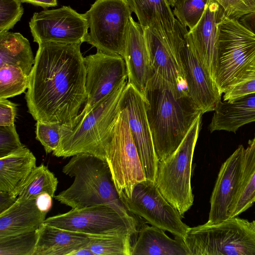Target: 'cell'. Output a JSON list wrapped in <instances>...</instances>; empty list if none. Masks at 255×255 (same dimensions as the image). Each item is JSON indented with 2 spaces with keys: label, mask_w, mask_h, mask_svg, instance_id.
<instances>
[{
  "label": "cell",
  "mask_w": 255,
  "mask_h": 255,
  "mask_svg": "<svg viewBox=\"0 0 255 255\" xmlns=\"http://www.w3.org/2000/svg\"><path fill=\"white\" fill-rule=\"evenodd\" d=\"M53 197L47 193H43L36 198V204L39 210L47 213L52 206Z\"/></svg>",
  "instance_id": "f35d334b"
},
{
  "label": "cell",
  "mask_w": 255,
  "mask_h": 255,
  "mask_svg": "<svg viewBox=\"0 0 255 255\" xmlns=\"http://www.w3.org/2000/svg\"><path fill=\"white\" fill-rule=\"evenodd\" d=\"M35 126L36 139L43 145L46 153L56 150L60 144L62 125L37 121Z\"/></svg>",
  "instance_id": "836d02e7"
},
{
  "label": "cell",
  "mask_w": 255,
  "mask_h": 255,
  "mask_svg": "<svg viewBox=\"0 0 255 255\" xmlns=\"http://www.w3.org/2000/svg\"><path fill=\"white\" fill-rule=\"evenodd\" d=\"M58 181L54 174L43 164L36 166L24 181L11 193L16 200H35L41 193H47L53 198Z\"/></svg>",
  "instance_id": "83f0119b"
},
{
  "label": "cell",
  "mask_w": 255,
  "mask_h": 255,
  "mask_svg": "<svg viewBox=\"0 0 255 255\" xmlns=\"http://www.w3.org/2000/svg\"><path fill=\"white\" fill-rule=\"evenodd\" d=\"M172 33L178 43L188 95L203 114L215 111L221 94L199 59L189 30L175 18Z\"/></svg>",
  "instance_id": "8fae6325"
},
{
  "label": "cell",
  "mask_w": 255,
  "mask_h": 255,
  "mask_svg": "<svg viewBox=\"0 0 255 255\" xmlns=\"http://www.w3.org/2000/svg\"><path fill=\"white\" fill-rule=\"evenodd\" d=\"M127 84L126 80L74 127L62 126L59 146L53 155L66 158L88 153L106 161L109 135L120 111V100Z\"/></svg>",
  "instance_id": "277c9868"
},
{
  "label": "cell",
  "mask_w": 255,
  "mask_h": 255,
  "mask_svg": "<svg viewBox=\"0 0 255 255\" xmlns=\"http://www.w3.org/2000/svg\"><path fill=\"white\" fill-rule=\"evenodd\" d=\"M29 81V76L17 66L0 67V99H7L24 93L28 89Z\"/></svg>",
  "instance_id": "f546056e"
},
{
  "label": "cell",
  "mask_w": 255,
  "mask_h": 255,
  "mask_svg": "<svg viewBox=\"0 0 255 255\" xmlns=\"http://www.w3.org/2000/svg\"><path fill=\"white\" fill-rule=\"evenodd\" d=\"M21 3H28L29 4L39 6L43 8L54 7L57 5V0H18Z\"/></svg>",
  "instance_id": "b9f144b4"
},
{
  "label": "cell",
  "mask_w": 255,
  "mask_h": 255,
  "mask_svg": "<svg viewBox=\"0 0 255 255\" xmlns=\"http://www.w3.org/2000/svg\"><path fill=\"white\" fill-rule=\"evenodd\" d=\"M209 128L211 132H236L240 127L255 122V93L231 101H221L214 111Z\"/></svg>",
  "instance_id": "ffe728a7"
},
{
  "label": "cell",
  "mask_w": 255,
  "mask_h": 255,
  "mask_svg": "<svg viewBox=\"0 0 255 255\" xmlns=\"http://www.w3.org/2000/svg\"><path fill=\"white\" fill-rule=\"evenodd\" d=\"M36 159L24 145L0 157V191L11 192L36 167Z\"/></svg>",
  "instance_id": "cb8c5ba5"
},
{
  "label": "cell",
  "mask_w": 255,
  "mask_h": 255,
  "mask_svg": "<svg viewBox=\"0 0 255 255\" xmlns=\"http://www.w3.org/2000/svg\"><path fill=\"white\" fill-rule=\"evenodd\" d=\"M184 241L191 255H255V220L206 222L190 227Z\"/></svg>",
  "instance_id": "5b68a950"
},
{
  "label": "cell",
  "mask_w": 255,
  "mask_h": 255,
  "mask_svg": "<svg viewBox=\"0 0 255 255\" xmlns=\"http://www.w3.org/2000/svg\"><path fill=\"white\" fill-rule=\"evenodd\" d=\"M223 8L225 16L239 19L255 11V0H214Z\"/></svg>",
  "instance_id": "d590c367"
},
{
  "label": "cell",
  "mask_w": 255,
  "mask_h": 255,
  "mask_svg": "<svg viewBox=\"0 0 255 255\" xmlns=\"http://www.w3.org/2000/svg\"><path fill=\"white\" fill-rule=\"evenodd\" d=\"M81 44H38L25 100L36 121L72 128L87 96Z\"/></svg>",
  "instance_id": "6da1fadb"
},
{
  "label": "cell",
  "mask_w": 255,
  "mask_h": 255,
  "mask_svg": "<svg viewBox=\"0 0 255 255\" xmlns=\"http://www.w3.org/2000/svg\"><path fill=\"white\" fill-rule=\"evenodd\" d=\"M84 60L86 69L87 99L76 122L128 79L126 63L120 55L97 50L95 54L84 57Z\"/></svg>",
  "instance_id": "5bb4252c"
},
{
  "label": "cell",
  "mask_w": 255,
  "mask_h": 255,
  "mask_svg": "<svg viewBox=\"0 0 255 255\" xmlns=\"http://www.w3.org/2000/svg\"><path fill=\"white\" fill-rule=\"evenodd\" d=\"M127 209L151 226L184 239L189 227L182 221L178 210L163 196L155 183L145 179L136 183L129 197L119 194Z\"/></svg>",
  "instance_id": "30bf717a"
},
{
  "label": "cell",
  "mask_w": 255,
  "mask_h": 255,
  "mask_svg": "<svg viewBox=\"0 0 255 255\" xmlns=\"http://www.w3.org/2000/svg\"><path fill=\"white\" fill-rule=\"evenodd\" d=\"M87 235L89 242L86 247L93 255H131L132 236L129 233Z\"/></svg>",
  "instance_id": "f1b7e54d"
},
{
  "label": "cell",
  "mask_w": 255,
  "mask_h": 255,
  "mask_svg": "<svg viewBox=\"0 0 255 255\" xmlns=\"http://www.w3.org/2000/svg\"><path fill=\"white\" fill-rule=\"evenodd\" d=\"M35 61L28 40L19 32L0 33V67L13 65L29 76Z\"/></svg>",
  "instance_id": "484cf974"
},
{
  "label": "cell",
  "mask_w": 255,
  "mask_h": 255,
  "mask_svg": "<svg viewBox=\"0 0 255 255\" xmlns=\"http://www.w3.org/2000/svg\"><path fill=\"white\" fill-rule=\"evenodd\" d=\"M124 58L128 73V83L144 97L152 75L142 27L131 17L128 29Z\"/></svg>",
  "instance_id": "d6986e66"
},
{
  "label": "cell",
  "mask_w": 255,
  "mask_h": 255,
  "mask_svg": "<svg viewBox=\"0 0 255 255\" xmlns=\"http://www.w3.org/2000/svg\"><path fill=\"white\" fill-rule=\"evenodd\" d=\"M245 149L239 145L221 166L210 198L209 224L230 218L240 185Z\"/></svg>",
  "instance_id": "e0dca14e"
},
{
  "label": "cell",
  "mask_w": 255,
  "mask_h": 255,
  "mask_svg": "<svg viewBox=\"0 0 255 255\" xmlns=\"http://www.w3.org/2000/svg\"><path fill=\"white\" fill-rule=\"evenodd\" d=\"M16 199L10 192L0 191V213L9 208L16 201Z\"/></svg>",
  "instance_id": "ab89813d"
},
{
  "label": "cell",
  "mask_w": 255,
  "mask_h": 255,
  "mask_svg": "<svg viewBox=\"0 0 255 255\" xmlns=\"http://www.w3.org/2000/svg\"><path fill=\"white\" fill-rule=\"evenodd\" d=\"M224 16L222 7L215 0H210L198 24L189 30L198 57L214 82L217 68L218 24Z\"/></svg>",
  "instance_id": "ac0fdd59"
},
{
  "label": "cell",
  "mask_w": 255,
  "mask_h": 255,
  "mask_svg": "<svg viewBox=\"0 0 255 255\" xmlns=\"http://www.w3.org/2000/svg\"><path fill=\"white\" fill-rule=\"evenodd\" d=\"M36 231L0 237V255H33Z\"/></svg>",
  "instance_id": "1f68e13d"
},
{
  "label": "cell",
  "mask_w": 255,
  "mask_h": 255,
  "mask_svg": "<svg viewBox=\"0 0 255 255\" xmlns=\"http://www.w3.org/2000/svg\"><path fill=\"white\" fill-rule=\"evenodd\" d=\"M132 12L128 0H96L85 13L90 28L85 42L123 57Z\"/></svg>",
  "instance_id": "ba28073f"
},
{
  "label": "cell",
  "mask_w": 255,
  "mask_h": 255,
  "mask_svg": "<svg viewBox=\"0 0 255 255\" xmlns=\"http://www.w3.org/2000/svg\"><path fill=\"white\" fill-rule=\"evenodd\" d=\"M44 223L86 235L128 232L133 236L138 230L137 226L106 205L72 209L66 213L50 217Z\"/></svg>",
  "instance_id": "4fadbf2b"
},
{
  "label": "cell",
  "mask_w": 255,
  "mask_h": 255,
  "mask_svg": "<svg viewBox=\"0 0 255 255\" xmlns=\"http://www.w3.org/2000/svg\"><path fill=\"white\" fill-rule=\"evenodd\" d=\"M70 255H93V254L88 248L85 247L73 252Z\"/></svg>",
  "instance_id": "7bdbcfd3"
},
{
  "label": "cell",
  "mask_w": 255,
  "mask_h": 255,
  "mask_svg": "<svg viewBox=\"0 0 255 255\" xmlns=\"http://www.w3.org/2000/svg\"><path fill=\"white\" fill-rule=\"evenodd\" d=\"M62 172L74 177V181L54 196L56 200L72 209L106 205L138 226L135 216L120 198L106 161L92 154H78L72 156L63 167Z\"/></svg>",
  "instance_id": "3957f363"
},
{
  "label": "cell",
  "mask_w": 255,
  "mask_h": 255,
  "mask_svg": "<svg viewBox=\"0 0 255 255\" xmlns=\"http://www.w3.org/2000/svg\"><path fill=\"white\" fill-rule=\"evenodd\" d=\"M23 14V8L18 0H0V33L12 29Z\"/></svg>",
  "instance_id": "e575fe53"
},
{
  "label": "cell",
  "mask_w": 255,
  "mask_h": 255,
  "mask_svg": "<svg viewBox=\"0 0 255 255\" xmlns=\"http://www.w3.org/2000/svg\"><path fill=\"white\" fill-rule=\"evenodd\" d=\"M210 0H177L172 11L178 21L189 30L198 24Z\"/></svg>",
  "instance_id": "4dcf8cb0"
},
{
  "label": "cell",
  "mask_w": 255,
  "mask_h": 255,
  "mask_svg": "<svg viewBox=\"0 0 255 255\" xmlns=\"http://www.w3.org/2000/svg\"><path fill=\"white\" fill-rule=\"evenodd\" d=\"M146 179L155 182L158 160L148 123L144 97L130 84L120 100Z\"/></svg>",
  "instance_id": "9a60e30c"
},
{
  "label": "cell",
  "mask_w": 255,
  "mask_h": 255,
  "mask_svg": "<svg viewBox=\"0 0 255 255\" xmlns=\"http://www.w3.org/2000/svg\"><path fill=\"white\" fill-rule=\"evenodd\" d=\"M14 125L0 126V157L22 147Z\"/></svg>",
  "instance_id": "8d00e7d4"
},
{
  "label": "cell",
  "mask_w": 255,
  "mask_h": 255,
  "mask_svg": "<svg viewBox=\"0 0 255 255\" xmlns=\"http://www.w3.org/2000/svg\"><path fill=\"white\" fill-rule=\"evenodd\" d=\"M36 241L33 255H70L86 247L89 238L84 234L42 223L36 230Z\"/></svg>",
  "instance_id": "44dd1931"
},
{
  "label": "cell",
  "mask_w": 255,
  "mask_h": 255,
  "mask_svg": "<svg viewBox=\"0 0 255 255\" xmlns=\"http://www.w3.org/2000/svg\"><path fill=\"white\" fill-rule=\"evenodd\" d=\"M202 115L196 119L178 148L158 162L155 183L181 216L193 204L191 186L192 163Z\"/></svg>",
  "instance_id": "8992f818"
},
{
  "label": "cell",
  "mask_w": 255,
  "mask_h": 255,
  "mask_svg": "<svg viewBox=\"0 0 255 255\" xmlns=\"http://www.w3.org/2000/svg\"><path fill=\"white\" fill-rule=\"evenodd\" d=\"M16 104L7 99H0V126L14 125Z\"/></svg>",
  "instance_id": "74e56055"
},
{
  "label": "cell",
  "mask_w": 255,
  "mask_h": 255,
  "mask_svg": "<svg viewBox=\"0 0 255 255\" xmlns=\"http://www.w3.org/2000/svg\"><path fill=\"white\" fill-rule=\"evenodd\" d=\"M152 70V76L186 91V84L178 41L172 32L166 36L163 29L143 28Z\"/></svg>",
  "instance_id": "2e32d148"
},
{
  "label": "cell",
  "mask_w": 255,
  "mask_h": 255,
  "mask_svg": "<svg viewBox=\"0 0 255 255\" xmlns=\"http://www.w3.org/2000/svg\"><path fill=\"white\" fill-rule=\"evenodd\" d=\"M255 202V134L245 149L239 191L231 209L230 218L250 208Z\"/></svg>",
  "instance_id": "4316f807"
},
{
  "label": "cell",
  "mask_w": 255,
  "mask_h": 255,
  "mask_svg": "<svg viewBox=\"0 0 255 255\" xmlns=\"http://www.w3.org/2000/svg\"><path fill=\"white\" fill-rule=\"evenodd\" d=\"M253 93H255V62L227 88L224 93L223 101H231Z\"/></svg>",
  "instance_id": "d6a6232c"
},
{
  "label": "cell",
  "mask_w": 255,
  "mask_h": 255,
  "mask_svg": "<svg viewBox=\"0 0 255 255\" xmlns=\"http://www.w3.org/2000/svg\"><path fill=\"white\" fill-rule=\"evenodd\" d=\"M238 20L255 34V11L241 17Z\"/></svg>",
  "instance_id": "60d3db41"
},
{
  "label": "cell",
  "mask_w": 255,
  "mask_h": 255,
  "mask_svg": "<svg viewBox=\"0 0 255 255\" xmlns=\"http://www.w3.org/2000/svg\"><path fill=\"white\" fill-rule=\"evenodd\" d=\"M218 30L215 83L222 95L255 62V34L238 19L225 15L218 24Z\"/></svg>",
  "instance_id": "52a82bcc"
},
{
  "label": "cell",
  "mask_w": 255,
  "mask_h": 255,
  "mask_svg": "<svg viewBox=\"0 0 255 255\" xmlns=\"http://www.w3.org/2000/svg\"><path fill=\"white\" fill-rule=\"evenodd\" d=\"M47 214L38 209L35 200H16L0 213V237L36 231L44 223Z\"/></svg>",
  "instance_id": "7402d4cb"
},
{
  "label": "cell",
  "mask_w": 255,
  "mask_h": 255,
  "mask_svg": "<svg viewBox=\"0 0 255 255\" xmlns=\"http://www.w3.org/2000/svg\"><path fill=\"white\" fill-rule=\"evenodd\" d=\"M106 161L119 195L130 196L133 186L146 179L125 113L120 109L110 130Z\"/></svg>",
  "instance_id": "9c48e42d"
},
{
  "label": "cell",
  "mask_w": 255,
  "mask_h": 255,
  "mask_svg": "<svg viewBox=\"0 0 255 255\" xmlns=\"http://www.w3.org/2000/svg\"><path fill=\"white\" fill-rule=\"evenodd\" d=\"M144 99L155 151L161 161L178 148L203 113L186 91L153 76Z\"/></svg>",
  "instance_id": "7a4b0ae2"
},
{
  "label": "cell",
  "mask_w": 255,
  "mask_h": 255,
  "mask_svg": "<svg viewBox=\"0 0 255 255\" xmlns=\"http://www.w3.org/2000/svg\"><path fill=\"white\" fill-rule=\"evenodd\" d=\"M164 231L143 224L131 246V255H191L184 240L168 237Z\"/></svg>",
  "instance_id": "603a6c76"
},
{
  "label": "cell",
  "mask_w": 255,
  "mask_h": 255,
  "mask_svg": "<svg viewBox=\"0 0 255 255\" xmlns=\"http://www.w3.org/2000/svg\"><path fill=\"white\" fill-rule=\"evenodd\" d=\"M128 0L142 28H162L166 36L172 32L176 18L168 0Z\"/></svg>",
  "instance_id": "d4e9b609"
},
{
  "label": "cell",
  "mask_w": 255,
  "mask_h": 255,
  "mask_svg": "<svg viewBox=\"0 0 255 255\" xmlns=\"http://www.w3.org/2000/svg\"><path fill=\"white\" fill-rule=\"evenodd\" d=\"M29 26L33 41L38 44H82L89 28L85 13H79L70 6L35 12Z\"/></svg>",
  "instance_id": "7c38bea8"
}]
</instances>
